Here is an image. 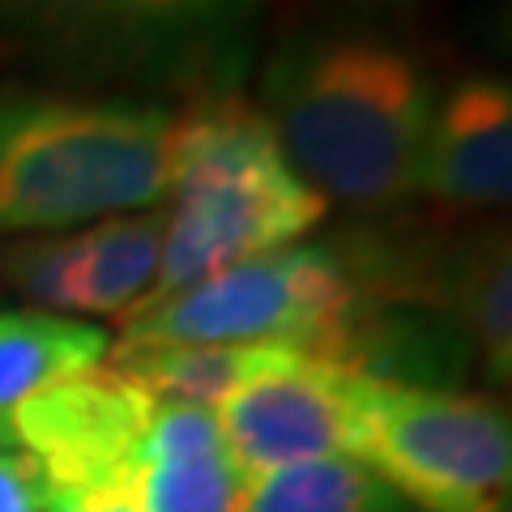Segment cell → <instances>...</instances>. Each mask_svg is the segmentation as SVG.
Listing matches in <instances>:
<instances>
[{
  "label": "cell",
  "instance_id": "obj_11",
  "mask_svg": "<svg viewBox=\"0 0 512 512\" xmlns=\"http://www.w3.org/2000/svg\"><path fill=\"white\" fill-rule=\"evenodd\" d=\"M436 308L478 355L491 384L512 376V248L504 227H483L440 252Z\"/></svg>",
  "mask_w": 512,
  "mask_h": 512
},
{
  "label": "cell",
  "instance_id": "obj_10",
  "mask_svg": "<svg viewBox=\"0 0 512 512\" xmlns=\"http://www.w3.org/2000/svg\"><path fill=\"white\" fill-rule=\"evenodd\" d=\"M308 350L291 342H231V346H167V342H120L111 350V372L146 389L154 402L222 406L231 393L248 389L303 359Z\"/></svg>",
  "mask_w": 512,
  "mask_h": 512
},
{
  "label": "cell",
  "instance_id": "obj_18",
  "mask_svg": "<svg viewBox=\"0 0 512 512\" xmlns=\"http://www.w3.org/2000/svg\"><path fill=\"white\" fill-rule=\"evenodd\" d=\"M39 470L18 448H0V512H39Z\"/></svg>",
  "mask_w": 512,
  "mask_h": 512
},
{
  "label": "cell",
  "instance_id": "obj_17",
  "mask_svg": "<svg viewBox=\"0 0 512 512\" xmlns=\"http://www.w3.org/2000/svg\"><path fill=\"white\" fill-rule=\"evenodd\" d=\"M227 448L218 427V414L210 406H188V402H158L154 419L141 444V466L146 461H180V457H201Z\"/></svg>",
  "mask_w": 512,
  "mask_h": 512
},
{
  "label": "cell",
  "instance_id": "obj_8",
  "mask_svg": "<svg viewBox=\"0 0 512 512\" xmlns=\"http://www.w3.org/2000/svg\"><path fill=\"white\" fill-rule=\"evenodd\" d=\"M367 389V376L303 355L282 372L231 393L214 414L231 457L252 478L299 461L355 457Z\"/></svg>",
  "mask_w": 512,
  "mask_h": 512
},
{
  "label": "cell",
  "instance_id": "obj_7",
  "mask_svg": "<svg viewBox=\"0 0 512 512\" xmlns=\"http://www.w3.org/2000/svg\"><path fill=\"white\" fill-rule=\"evenodd\" d=\"M154 406L99 363L26 397L13 410V448L35 461L43 491H133Z\"/></svg>",
  "mask_w": 512,
  "mask_h": 512
},
{
  "label": "cell",
  "instance_id": "obj_4",
  "mask_svg": "<svg viewBox=\"0 0 512 512\" xmlns=\"http://www.w3.org/2000/svg\"><path fill=\"white\" fill-rule=\"evenodd\" d=\"M265 0H0V43L94 82L235 90Z\"/></svg>",
  "mask_w": 512,
  "mask_h": 512
},
{
  "label": "cell",
  "instance_id": "obj_14",
  "mask_svg": "<svg viewBox=\"0 0 512 512\" xmlns=\"http://www.w3.org/2000/svg\"><path fill=\"white\" fill-rule=\"evenodd\" d=\"M239 512H410L350 457H320L248 478Z\"/></svg>",
  "mask_w": 512,
  "mask_h": 512
},
{
  "label": "cell",
  "instance_id": "obj_5",
  "mask_svg": "<svg viewBox=\"0 0 512 512\" xmlns=\"http://www.w3.org/2000/svg\"><path fill=\"white\" fill-rule=\"evenodd\" d=\"M376 308L384 303L372 291L355 239L291 244L239 261L188 291L141 299L124 312L120 342H291L333 363L346 333Z\"/></svg>",
  "mask_w": 512,
  "mask_h": 512
},
{
  "label": "cell",
  "instance_id": "obj_3",
  "mask_svg": "<svg viewBox=\"0 0 512 512\" xmlns=\"http://www.w3.org/2000/svg\"><path fill=\"white\" fill-rule=\"evenodd\" d=\"M167 133V103L0 82V239L163 205Z\"/></svg>",
  "mask_w": 512,
  "mask_h": 512
},
{
  "label": "cell",
  "instance_id": "obj_9",
  "mask_svg": "<svg viewBox=\"0 0 512 512\" xmlns=\"http://www.w3.org/2000/svg\"><path fill=\"white\" fill-rule=\"evenodd\" d=\"M419 192L453 214L504 210L512 192V94L495 77L448 90L427 128Z\"/></svg>",
  "mask_w": 512,
  "mask_h": 512
},
{
  "label": "cell",
  "instance_id": "obj_2",
  "mask_svg": "<svg viewBox=\"0 0 512 512\" xmlns=\"http://www.w3.org/2000/svg\"><path fill=\"white\" fill-rule=\"evenodd\" d=\"M167 235L146 299L188 291L239 261L299 244L329 201L291 167L265 107L239 90L197 94L171 111Z\"/></svg>",
  "mask_w": 512,
  "mask_h": 512
},
{
  "label": "cell",
  "instance_id": "obj_6",
  "mask_svg": "<svg viewBox=\"0 0 512 512\" xmlns=\"http://www.w3.org/2000/svg\"><path fill=\"white\" fill-rule=\"evenodd\" d=\"M350 461L410 512H512V427L491 397L372 380Z\"/></svg>",
  "mask_w": 512,
  "mask_h": 512
},
{
  "label": "cell",
  "instance_id": "obj_15",
  "mask_svg": "<svg viewBox=\"0 0 512 512\" xmlns=\"http://www.w3.org/2000/svg\"><path fill=\"white\" fill-rule=\"evenodd\" d=\"M248 491V474L239 470L231 448H214L201 457L146 461L137 470L133 500L137 512H239Z\"/></svg>",
  "mask_w": 512,
  "mask_h": 512
},
{
  "label": "cell",
  "instance_id": "obj_13",
  "mask_svg": "<svg viewBox=\"0 0 512 512\" xmlns=\"http://www.w3.org/2000/svg\"><path fill=\"white\" fill-rule=\"evenodd\" d=\"M167 210H133L99 218L82 231V256L73 269V312L120 316L150 295L163 256Z\"/></svg>",
  "mask_w": 512,
  "mask_h": 512
},
{
  "label": "cell",
  "instance_id": "obj_19",
  "mask_svg": "<svg viewBox=\"0 0 512 512\" xmlns=\"http://www.w3.org/2000/svg\"><path fill=\"white\" fill-rule=\"evenodd\" d=\"M39 512H137L133 491H43Z\"/></svg>",
  "mask_w": 512,
  "mask_h": 512
},
{
  "label": "cell",
  "instance_id": "obj_1",
  "mask_svg": "<svg viewBox=\"0 0 512 512\" xmlns=\"http://www.w3.org/2000/svg\"><path fill=\"white\" fill-rule=\"evenodd\" d=\"M265 116L303 184L372 214L419 192L436 90L389 39L312 35L269 60Z\"/></svg>",
  "mask_w": 512,
  "mask_h": 512
},
{
  "label": "cell",
  "instance_id": "obj_12",
  "mask_svg": "<svg viewBox=\"0 0 512 512\" xmlns=\"http://www.w3.org/2000/svg\"><path fill=\"white\" fill-rule=\"evenodd\" d=\"M107 346V333L86 320L39 308L0 312V448H13V410L26 397L99 367Z\"/></svg>",
  "mask_w": 512,
  "mask_h": 512
},
{
  "label": "cell",
  "instance_id": "obj_16",
  "mask_svg": "<svg viewBox=\"0 0 512 512\" xmlns=\"http://www.w3.org/2000/svg\"><path fill=\"white\" fill-rule=\"evenodd\" d=\"M82 256V231L26 235L0 244V282L39 303V312L73 308V269Z\"/></svg>",
  "mask_w": 512,
  "mask_h": 512
}]
</instances>
